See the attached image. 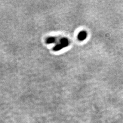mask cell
Instances as JSON below:
<instances>
[{
	"mask_svg": "<svg viewBox=\"0 0 123 123\" xmlns=\"http://www.w3.org/2000/svg\"><path fill=\"white\" fill-rule=\"evenodd\" d=\"M87 34L86 32L84 31H82L79 32L78 35V39L80 41H84V40L87 37Z\"/></svg>",
	"mask_w": 123,
	"mask_h": 123,
	"instance_id": "cell-1",
	"label": "cell"
},
{
	"mask_svg": "<svg viewBox=\"0 0 123 123\" xmlns=\"http://www.w3.org/2000/svg\"><path fill=\"white\" fill-rule=\"evenodd\" d=\"M56 38L54 37H49L46 39V43L47 44H51L55 42Z\"/></svg>",
	"mask_w": 123,
	"mask_h": 123,
	"instance_id": "cell-2",
	"label": "cell"
}]
</instances>
